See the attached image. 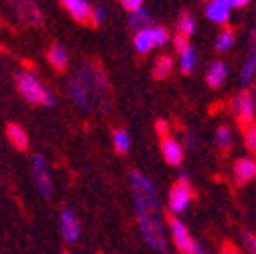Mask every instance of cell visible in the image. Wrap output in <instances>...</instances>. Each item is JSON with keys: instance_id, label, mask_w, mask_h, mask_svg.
<instances>
[{"instance_id": "6da1fadb", "label": "cell", "mask_w": 256, "mask_h": 254, "mask_svg": "<svg viewBox=\"0 0 256 254\" xmlns=\"http://www.w3.org/2000/svg\"><path fill=\"white\" fill-rule=\"evenodd\" d=\"M92 90L94 92H104L106 90V78L96 66H86L80 74H76L70 80V94H72L74 102L80 108L90 110V106H92V102H90Z\"/></svg>"}, {"instance_id": "7a4b0ae2", "label": "cell", "mask_w": 256, "mask_h": 254, "mask_svg": "<svg viewBox=\"0 0 256 254\" xmlns=\"http://www.w3.org/2000/svg\"><path fill=\"white\" fill-rule=\"evenodd\" d=\"M130 187L138 218H161V206H158L156 192L148 177L142 175L140 171H134L130 175Z\"/></svg>"}, {"instance_id": "3957f363", "label": "cell", "mask_w": 256, "mask_h": 254, "mask_svg": "<svg viewBox=\"0 0 256 254\" xmlns=\"http://www.w3.org/2000/svg\"><path fill=\"white\" fill-rule=\"evenodd\" d=\"M16 90L20 92V96L35 106H55V96L51 90H47L33 72L22 70L16 74Z\"/></svg>"}, {"instance_id": "277c9868", "label": "cell", "mask_w": 256, "mask_h": 254, "mask_svg": "<svg viewBox=\"0 0 256 254\" xmlns=\"http://www.w3.org/2000/svg\"><path fill=\"white\" fill-rule=\"evenodd\" d=\"M138 226L144 242L152 250H165L167 242H165V230H163L161 218H138Z\"/></svg>"}, {"instance_id": "5b68a950", "label": "cell", "mask_w": 256, "mask_h": 254, "mask_svg": "<svg viewBox=\"0 0 256 254\" xmlns=\"http://www.w3.org/2000/svg\"><path fill=\"white\" fill-rule=\"evenodd\" d=\"M191 200H194V189H191V185H189V181L183 173L181 179L171 187V192H169V210L173 214H181L189 206Z\"/></svg>"}, {"instance_id": "8992f818", "label": "cell", "mask_w": 256, "mask_h": 254, "mask_svg": "<svg viewBox=\"0 0 256 254\" xmlns=\"http://www.w3.org/2000/svg\"><path fill=\"white\" fill-rule=\"evenodd\" d=\"M254 110H256V104H254V98L250 96L248 92H240L238 96L232 100V112H234L236 120L244 126V128L252 126Z\"/></svg>"}, {"instance_id": "52a82bcc", "label": "cell", "mask_w": 256, "mask_h": 254, "mask_svg": "<svg viewBox=\"0 0 256 254\" xmlns=\"http://www.w3.org/2000/svg\"><path fill=\"white\" fill-rule=\"evenodd\" d=\"M169 228H171V236H173V242L177 246V250L181 254H194V246H196V240L191 238L189 230L185 228V224L177 218H171L169 220Z\"/></svg>"}, {"instance_id": "ba28073f", "label": "cell", "mask_w": 256, "mask_h": 254, "mask_svg": "<svg viewBox=\"0 0 256 254\" xmlns=\"http://www.w3.org/2000/svg\"><path fill=\"white\" fill-rule=\"evenodd\" d=\"M33 175H35V183L39 185L41 194L45 198H51L53 181H51V173H49V165L45 161V156H41V154L33 156Z\"/></svg>"}, {"instance_id": "9c48e42d", "label": "cell", "mask_w": 256, "mask_h": 254, "mask_svg": "<svg viewBox=\"0 0 256 254\" xmlns=\"http://www.w3.org/2000/svg\"><path fill=\"white\" fill-rule=\"evenodd\" d=\"M59 228H61V236L70 244L80 238V222L72 210H63L59 214Z\"/></svg>"}, {"instance_id": "30bf717a", "label": "cell", "mask_w": 256, "mask_h": 254, "mask_svg": "<svg viewBox=\"0 0 256 254\" xmlns=\"http://www.w3.org/2000/svg\"><path fill=\"white\" fill-rule=\"evenodd\" d=\"M161 152H163V158H165L169 165H173V167L181 165V161H183V146L171 134H167V136L161 138Z\"/></svg>"}, {"instance_id": "8fae6325", "label": "cell", "mask_w": 256, "mask_h": 254, "mask_svg": "<svg viewBox=\"0 0 256 254\" xmlns=\"http://www.w3.org/2000/svg\"><path fill=\"white\" fill-rule=\"evenodd\" d=\"M230 12H232V6L228 0H214V2L206 6V16L218 24H226L230 20Z\"/></svg>"}, {"instance_id": "7c38bea8", "label": "cell", "mask_w": 256, "mask_h": 254, "mask_svg": "<svg viewBox=\"0 0 256 254\" xmlns=\"http://www.w3.org/2000/svg\"><path fill=\"white\" fill-rule=\"evenodd\" d=\"M63 8H66L78 22H90L92 20V6L86 0H63Z\"/></svg>"}, {"instance_id": "4fadbf2b", "label": "cell", "mask_w": 256, "mask_h": 254, "mask_svg": "<svg viewBox=\"0 0 256 254\" xmlns=\"http://www.w3.org/2000/svg\"><path fill=\"white\" fill-rule=\"evenodd\" d=\"M232 171H234V179L238 183H248L256 177V161L254 158H248V156L238 158V161L234 163Z\"/></svg>"}, {"instance_id": "5bb4252c", "label": "cell", "mask_w": 256, "mask_h": 254, "mask_svg": "<svg viewBox=\"0 0 256 254\" xmlns=\"http://www.w3.org/2000/svg\"><path fill=\"white\" fill-rule=\"evenodd\" d=\"M6 136H8V142H10L14 148H18V150H24V148L28 146V134L24 132L22 126L16 124V122H10V124L6 126Z\"/></svg>"}, {"instance_id": "9a60e30c", "label": "cell", "mask_w": 256, "mask_h": 254, "mask_svg": "<svg viewBox=\"0 0 256 254\" xmlns=\"http://www.w3.org/2000/svg\"><path fill=\"white\" fill-rule=\"evenodd\" d=\"M226 76H228L226 63H224V61H216V63H212V68L206 74V82H208L210 88H220L224 82H226Z\"/></svg>"}, {"instance_id": "2e32d148", "label": "cell", "mask_w": 256, "mask_h": 254, "mask_svg": "<svg viewBox=\"0 0 256 254\" xmlns=\"http://www.w3.org/2000/svg\"><path fill=\"white\" fill-rule=\"evenodd\" d=\"M16 10H18V16L28 22V24H33V26H39L43 22V14L41 10L37 8V4L33 2H22V4H16Z\"/></svg>"}, {"instance_id": "e0dca14e", "label": "cell", "mask_w": 256, "mask_h": 254, "mask_svg": "<svg viewBox=\"0 0 256 254\" xmlns=\"http://www.w3.org/2000/svg\"><path fill=\"white\" fill-rule=\"evenodd\" d=\"M47 59H49V63H51V66H53L57 72H63V70H66V68H68V61H70L66 47L59 45V43L51 45V49L47 51Z\"/></svg>"}, {"instance_id": "ac0fdd59", "label": "cell", "mask_w": 256, "mask_h": 254, "mask_svg": "<svg viewBox=\"0 0 256 254\" xmlns=\"http://www.w3.org/2000/svg\"><path fill=\"white\" fill-rule=\"evenodd\" d=\"M152 47H154V35H152V28L140 30V33H136V35H134V49H136L140 55L148 53Z\"/></svg>"}, {"instance_id": "d6986e66", "label": "cell", "mask_w": 256, "mask_h": 254, "mask_svg": "<svg viewBox=\"0 0 256 254\" xmlns=\"http://www.w3.org/2000/svg\"><path fill=\"white\" fill-rule=\"evenodd\" d=\"M171 72H173V59L169 55H161L154 61V66H152L154 80H165V78L171 76Z\"/></svg>"}, {"instance_id": "ffe728a7", "label": "cell", "mask_w": 256, "mask_h": 254, "mask_svg": "<svg viewBox=\"0 0 256 254\" xmlns=\"http://www.w3.org/2000/svg\"><path fill=\"white\" fill-rule=\"evenodd\" d=\"M128 24H130V28H136V33H140V30L150 28V24H152V16L142 8V10L134 12V14H130V20H128Z\"/></svg>"}, {"instance_id": "44dd1931", "label": "cell", "mask_w": 256, "mask_h": 254, "mask_svg": "<svg viewBox=\"0 0 256 254\" xmlns=\"http://www.w3.org/2000/svg\"><path fill=\"white\" fill-rule=\"evenodd\" d=\"M179 68L183 74H191L196 70V51L194 47H185L181 53H179Z\"/></svg>"}, {"instance_id": "7402d4cb", "label": "cell", "mask_w": 256, "mask_h": 254, "mask_svg": "<svg viewBox=\"0 0 256 254\" xmlns=\"http://www.w3.org/2000/svg\"><path fill=\"white\" fill-rule=\"evenodd\" d=\"M254 76H256V49H252V51H250V55H248L246 63L242 66L240 80H242V84H248Z\"/></svg>"}, {"instance_id": "603a6c76", "label": "cell", "mask_w": 256, "mask_h": 254, "mask_svg": "<svg viewBox=\"0 0 256 254\" xmlns=\"http://www.w3.org/2000/svg\"><path fill=\"white\" fill-rule=\"evenodd\" d=\"M177 28H179V35H183V37L194 35L196 33V18L191 14H187V12H183L177 20Z\"/></svg>"}, {"instance_id": "cb8c5ba5", "label": "cell", "mask_w": 256, "mask_h": 254, "mask_svg": "<svg viewBox=\"0 0 256 254\" xmlns=\"http://www.w3.org/2000/svg\"><path fill=\"white\" fill-rule=\"evenodd\" d=\"M234 41H236L234 30H232V28H224L222 33L218 35V41H216V49H218L220 53H224V51H228V49L234 45Z\"/></svg>"}, {"instance_id": "d4e9b609", "label": "cell", "mask_w": 256, "mask_h": 254, "mask_svg": "<svg viewBox=\"0 0 256 254\" xmlns=\"http://www.w3.org/2000/svg\"><path fill=\"white\" fill-rule=\"evenodd\" d=\"M216 142L222 150H228L230 144H232V130H230V126L226 124H222L218 126V130H216Z\"/></svg>"}, {"instance_id": "484cf974", "label": "cell", "mask_w": 256, "mask_h": 254, "mask_svg": "<svg viewBox=\"0 0 256 254\" xmlns=\"http://www.w3.org/2000/svg\"><path fill=\"white\" fill-rule=\"evenodd\" d=\"M112 140H114V148L118 152H128V148H130V136H128L126 130H116L112 134Z\"/></svg>"}, {"instance_id": "4316f807", "label": "cell", "mask_w": 256, "mask_h": 254, "mask_svg": "<svg viewBox=\"0 0 256 254\" xmlns=\"http://www.w3.org/2000/svg\"><path fill=\"white\" fill-rule=\"evenodd\" d=\"M244 142H246L248 150L256 154V126H248V128H244Z\"/></svg>"}, {"instance_id": "83f0119b", "label": "cell", "mask_w": 256, "mask_h": 254, "mask_svg": "<svg viewBox=\"0 0 256 254\" xmlns=\"http://www.w3.org/2000/svg\"><path fill=\"white\" fill-rule=\"evenodd\" d=\"M152 35H154V45H158V47L169 41V33L163 26H152Z\"/></svg>"}, {"instance_id": "f1b7e54d", "label": "cell", "mask_w": 256, "mask_h": 254, "mask_svg": "<svg viewBox=\"0 0 256 254\" xmlns=\"http://www.w3.org/2000/svg\"><path fill=\"white\" fill-rule=\"evenodd\" d=\"M106 20V10L102 8V6H94V10H92V24L94 26H100L102 22Z\"/></svg>"}, {"instance_id": "f546056e", "label": "cell", "mask_w": 256, "mask_h": 254, "mask_svg": "<svg viewBox=\"0 0 256 254\" xmlns=\"http://www.w3.org/2000/svg\"><path fill=\"white\" fill-rule=\"evenodd\" d=\"M122 8H124L126 12L134 14V12L142 10V2H140V0H124V2H122Z\"/></svg>"}, {"instance_id": "4dcf8cb0", "label": "cell", "mask_w": 256, "mask_h": 254, "mask_svg": "<svg viewBox=\"0 0 256 254\" xmlns=\"http://www.w3.org/2000/svg\"><path fill=\"white\" fill-rule=\"evenodd\" d=\"M185 47H189V41H187V37H183V35H177V37H175V49H177V53H181Z\"/></svg>"}, {"instance_id": "1f68e13d", "label": "cell", "mask_w": 256, "mask_h": 254, "mask_svg": "<svg viewBox=\"0 0 256 254\" xmlns=\"http://www.w3.org/2000/svg\"><path fill=\"white\" fill-rule=\"evenodd\" d=\"M156 132L161 134V138L169 134V128H167V122H165V120H158V122H156Z\"/></svg>"}, {"instance_id": "d6a6232c", "label": "cell", "mask_w": 256, "mask_h": 254, "mask_svg": "<svg viewBox=\"0 0 256 254\" xmlns=\"http://www.w3.org/2000/svg\"><path fill=\"white\" fill-rule=\"evenodd\" d=\"M220 254H240V250L234 244H224L222 250H220Z\"/></svg>"}, {"instance_id": "836d02e7", "label": "cell", "mask_w": 256, "mask_h": 254, "mask_svg": "<svg viewBox=\"0 0 256 254\" xmlns=\"http://www.w3.org/2000/svg\"><path fill=\"white\" fill-rule=\"evenodd\" d=\"M244 240H246V244H248V248L256 254V236L254 234H244Z\"/></svg>"}, {"instance_id": "e575fe53", "label": "cell", "mask_w": 256, "mask_h": 254, "mask_svg": "<svg viewBox=\"0 0 256 254\" xmlns=\"http://www.w3.org/2000/svg\"><path fill=\"white\" fill-rule=\"evenodd\" d=\"M228 2H230L232 8H244V6H248V0H228Z\"/></svg>"}, {"instance_id": "d590c367", "label": "cell", "mask_w": 256, "mask_h": 254, "mask_svg": "<svg viewBox=\"0 0 256 254\" xmlns=\"http://www.w3.org/2000/svg\"><path fill=\"white\" fill-rule=\"evenodd\" d=\"M194 254H208V252L202 248V244H198V242H196V246H194Z\"/></svg>"}, {"instance_id": "8d00e7d4", "label": "cell", "mask_w": 256, "mask_h": 254, "mask_svg": "<svg viewBox=\"0 0 256 254\" xmlns=\"http://www.w3.org/2000/svg\"><path fill=\"white\" fill-rule=\"evenodd\" d=\"M250 43H252V45H256V28L250 33Z\"/></svg>"}]
</instances>
